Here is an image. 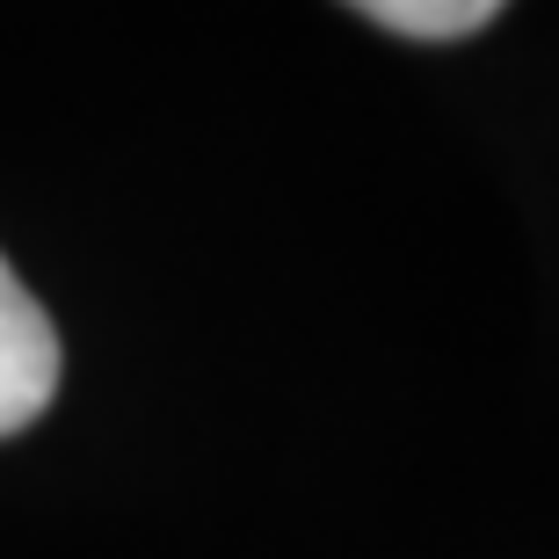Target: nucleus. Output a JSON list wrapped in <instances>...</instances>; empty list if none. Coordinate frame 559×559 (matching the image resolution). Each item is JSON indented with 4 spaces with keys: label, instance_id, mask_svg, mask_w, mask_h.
Wrapping results in <instances>:
<instances>
[{
    "label": "nucleus",
    "instance_id": "1",
    "mask_svg": "<svg viewBox=\"0 0 559 559\" xmlns=\"http://www.w3.org/2000/svg\"><path fill=\"white\" fill-rule=\"evenodd\" d=\"M59 393V334L22 276L0 262V436H22Z\"/></svg>",
    "mask_w": 559,
    "mask_h": 559
},
{
    "label": "nucleus",
    "instance_id": "2",
    "mask_svg": "<svg viewBox=\"0 0 559 559\" xmlns=\"http://www.w3.org/2000/svg\"><path fill=\"white\" fill-rule=\"evenodd\" d=\"M364 22L393 29L415 44H451V37H479L487 22H501V0H371Z\"/></svg>",
    "mask_w": 559,
    "mask_h": 559
}]
</instances>
